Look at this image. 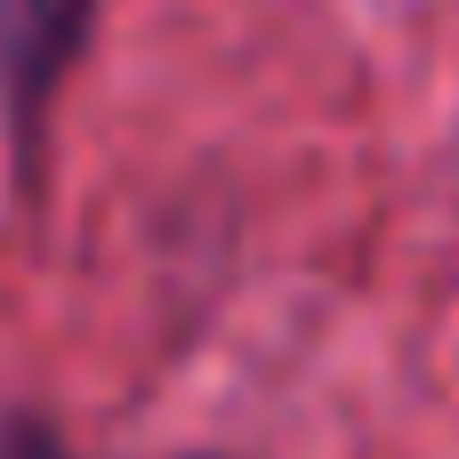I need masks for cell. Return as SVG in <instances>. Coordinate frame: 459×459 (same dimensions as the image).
<instances>
[{
  "label": "cell",
  "mask_w": 459,
  "mask_h": 459,
  "mask_svg": "<svg viewBox=\"0 0 459 459\" xmlns=\"http://www.w3.org/2000/svg\"><path fill=\"white\" fill-rule=\"evenodd\" d=\"M0 459H65L40 428H16V436H0Z\"/></svg>",
  "instance_id": "cell-1"
}]
</instances>
